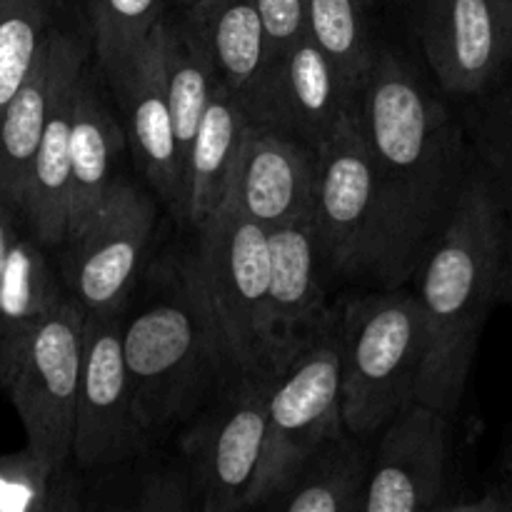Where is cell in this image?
Listing matches in <instances>:
<instances>
[{
  "label": "cell",
  "mask_w": 512,
  "mask_h": 512,
  "mask_svg": "<svg viewBox=\"0 0 512 512\" xmlns=\"http://www.w3.org/2000/svg\"><path fill=\"white\" fill-rule=\"evenodd\" d=\"M505 210L480 170L418 270L425 358L415 400L455 418L478 353L480 330L505 280Z\"/></svg>",
  "instance_id": "6da1fadb"
},
{
  "label": "cell",
  "mask_w": 512,
  "mask_h": 512,
  "mask_svg": "<svg viewBox=\"0 0 512 512\" xmlns=\"http://www.w3.org/2000/svg\"><path fill=\"white\" fill-rule=\"evenodd\" d=\"M313 218L335 273L383 288L413 278L440 238L383 180L355 108L318 145Z\"/></svg>",
  "instance_id": "7a4b0ae2"
},
{
  "label": "cell",
  "mask_w": 512,
  "mask_h": 512,
  "mask_svg": "<svg viewBox=\"0 0 512 512\" xmlns=\"http://www.w3.org/2000/svg\"><path fill=\"white\" fill-rule=\"evenodd\" d=\"M355 115L390 190L443 235L473 175L463 135L445 105L430 98L393 50H378Z\"/></svg>",
  "instance_id": "3957f363"
},
{
  "label": "cell",
  "mask_w": 512,
  "mask_h": 512,
  "mask_svg": "<svg viewBox=\"0 0 512 512\" xmlns=\"http://www.w3.org/2000/svg\"><path fill=\"white\" fill-rule=\"evenodd\" d=\"M123 353L153 438L200 413L225 373H238L190 263L163 298L123 320Z\"/></svg>",
  "instance_id": "277c9868"
},
{
  "label": "cell",
  "mask_w": 512,
  "mask_h": 512,
  "mask_svg": "<svg viewBox=\"0 0 512 512\" xmlns=\"http://www.w3.org/2000/svg\"><path fill=\"white\" fill-rule=\"evenodd\" d=\"M345 428L373 438L415 400L425 358L418 295L385 288L350 300L338 323Z\"/></svg>",
  "instance_id": "5b68a950"
},
{
  "label": "cell",
  "mask_w": 512,
  "mask_h": 512,
  "mask_svg": "<svg viewBox=\"0 0 512 512\" xmlns=\"http://www.w3.org/2000/svg\"><path fill=\"white\" fill-rule=\"evenodd\" d=\"M195 230L198 253L190 265L235 368L238 373H273L268 353V230L228 205H220Z\"/></svg>",
  "instance_id": "8992f818"
},
{
  "label": "cell",
  "mask_w": 512,
  "mask_h": 512,
  "mask_svg": "<svg viewBox=\"0 0 512 512\" xmlns=\"http://www.w3.org/2000/svg\"><path fill=\"white\" fill-rule=\"evenodd\" d=\"M343 420V363H340L338 320L323 328L275 373L268 398L263 455L250 490L248 510L263 508L278 493L298 465L333 435Z\"/></svg>",
  "instance_id": "52a82bcc"
},
{
  "label": "cell",
  "mask_w": 512,
  "mask_h": 512,
  "mask_svg": "<svg viewBox=\"0 0 512 512\" xmlns=\"http://www.w3.org/2000/svg\"><path fill=\"white\" fill-rule=\"evenodd\" d=\"M85 318L83 305L73 295H63L3 385L28 435V448L60 470L73 458Z\"/></svg>",
  "instance_id": "ba28073f"
},
{
  "label": "cell",
  "mask_w": 512,
  "mask_h": 512,
  "mask_svg": "<svg viewBox=\"0 0 512 512\" xmlns=\"http://www.w3.org/2000/svg\"><path fill=\"white\" fill-rule=\"evenodd\" d=\"M273 373H238L183 438L200 512L248 510L263 455Z\"/></svg>",
  "instance_id": "9c48e42d"
},
{
  "label": "cell",
  "mask_w": 512,
  "mask_h": 512,
  "mask_svg": "<svg viewBox=\"0 0 512 512\" xmlns=\"http://www.w3.org/2000/svg\"><path fill=\"white\" fill-rule=\"evenodd\" d=\"M120 313H88L85 318L83 373L73 435V458L80 468L125 463L143 453L153 440L125 365Z\"/></svg>",
  "instance_id": "30bf717a"
},
{
  "label": "cell",
  "mask_w": 512,
  "mask_h": 512,
  "mask_svg": "<svg viewBox=\"0 0 512 512\" xmlns=\"http://www.w3.org/2000/svg\"><path fill=\"white\" fill-rule=\"evenodd\" d=\"M158 210L130 183H115L103 203L68 235V280L85 313H120L143 265Z\"/></svg>",
  "instance_id": "8fae6325"
},
{
  "label": "cell",
  "mask_w": 512,
  "mask_h": 512,
  "mask_svg": "<svg viewBox=\"0 0 512 512\" xmlns=\"http://www.w3.org/2000/svg\"><path fill=\"white\" fill-rule=\"evenodd\" d=\"M240 103L250 123L318 148L345 115L353 113L358 93L345 83L310 35H305L288 53L265 63L260 78Z\"/></svg>",
  "instance_id": "7c38bea8"
},
{
  "label": "cell",
  "mask_w": 512,
  "mask_h": 512,
  "mask_svg": "<svg viewBox=\"0 0 512 512\" xmlns=\"http://www.w3.org/2000/svg\"><path fill=\"white\" fill-rule=\"evenodd\" d=\"M318 148L265 125H245L223 205L265 230L313 218Z\"/></svg>",
  "instance_id": "4fadbf2b"
},
{
  "label": "cell",
  "mask_w": 512,
  "mask_h": 512,
  "mask_svg": "<svg viewBox=\"0 0 512 512\" xmlns=\"http://www.w3.org/2000/svg\"><path fill=\"white\" fill-rule=\"evenodd\" d=\"M450 420L438 408L413 400L380 430L363 512L440 510Z\"/></svg>",
  "instance_id": "5bb4252c"
},
{
  "label": "cell",
  "mask_w": 512,
  "mask_h": 512,
  "mask_svg": "<svg viewBox=\"0 0 512 512\" xmlns=\"http://www.w3.org/2000/svg\"><path fill=\"white\" fill-rule=\"evenodd\" d=\"M268 353L273 373L325 325V278L335 273L315 218L268 230Z\"/></svg>",
  "instance_id": "9a60e30c"
},
{
  "label": "cell",
  "mask_w": 512,
  "mask_h": 512,
  "mask_svg": "<svg viewBox=\"0 0 512 512\" xmlns=\"http://www.w3.org/2000/svg\"><path fill=\"white\" fill-rule=\"evenodd\" d=\"M420 43L445 90L478 93L512 58V3L425 0Z\"/></svg>",
  "instance_id": "2e32d148"
},
{
  "label": "cell",
  "mask_w": 512,
  "mask_h": 512,
  "mask_svg": "<svg viewBox=\"0 0 512 512\" xmlns=\"http://www.w3.org/2000/svg\"><path fill=\"white\" fill-rule=\"evenodd\" d=\"M83 68V48L68 33L53 28L30 75L0 115V195L18 210L55 100Z\"/></svg>",
  "instance_id": "e0dca14e"
},
{
  "label": "cell",
  "mask_w": 512,
  "mask_h": 512,
  "mask_svg": "<svg viewBox=\"0 0 512 512\" xmlns=\"http://www.w3.org/2000/svg\"><path fill=\"white\" fill-rule=\"evenodd\" d=\"M115 93H118L125 115H128L135 158L140 160L150 185L158 190L160 198L183 218L185 178L178 140H175L173 113H170L168 103V88H165L158 25L135 58L128 78Z\"/></svg>",
  "instance_id": "ac0fdd59"
},
{
  "label": "cell",
  "mask_w": 512,
  "mask_h": 512,
  "mask_svg": "<svg viewBox=\"0 0 512 512\" xmlns=\"http://www.w3.org/2000/svg\"><path fill=\"white\" fill-rule=\"evenodd\" d=\"M368 438L343 430L320 443L283 488L265 500V510L363 512L375 450Z\"/></svg>",
  "instance_id": "d6986e66"
},
{
  "label": "cell",
  "mask_w": 512,
  "mask_h": 512,
  "mask_svg": "<svg viewBox=\"0 0 512 512\" xmlns=\"http://www.w3.org/2000/svg\"><path fill=\"white\" fill-rule=\"evenodd\" d=\"M123 150V128L103 103L98 80L83 68L75 85L70 125V230L98 208L118 180L115 160Z\"/></svg>",
  "instance_id": "ffe728a7"
},
{
  "label": "cell",
  "mask_w": 512,
  "mask_h": 512,
  "mask_svg": "<svg viewBox=\"0 0 512 512\" xmlns=\"http://www.w3.org/2000/svg\"><path fill=\"white\" fill-rule=\"evenodd\" d=\"M248 115L225 83L215 85L185 165V220L198 228L223 205Z\"/></svg>",
  "instance_id": "44dd1931"
},
{
  "label": "cell",
  "mask_w": 512,
  "mask_h": 512,
  "mask_svg": "<svg viewBox=\"0 0 512 512\" xmlns=\"http://www.w3.org/2000/svg\"><path fill=\"white\" fill-rule=\"evenodd\" d=\"M63 300L58 280L35 240H15L0 273V385L8 383L25 345Z\"/></svg>",
  "instance_id": "7402d4cb"
},
{
  "label": "cell",
  "mask_w": 512,
  "mask_h": 512,
  "mask_svg": "<svg viewBox=\"0 0 512 512\" xmlns=\"http://www.w3.org/2000/svg\"><path fill=\"white\" fill-rule=\"evenodd\" d=\"M80 78V75H78ZM78 78L55 100L53 113L40 138L38 153L30 165L25 198L20 213L28 218L35 240L58 245L68 240L70 230V125Z\"/></svg>",
  "instance_id": "603a6c76"
},
{
  "label": "cell",
  "mask_w": 512,
  "mask_h": 512,
  "mask_svg": "<svg viewBox=\"0 0 512 512\" xmlns=\"http://www.w3.org/2000/svg\"><path fill=\"white\" fill-rule=\"evenodd\" d=\"M188 20L208 45L220 83L243 100L268 63L265 25L255 0H203L190 8Z\"/></svg>",
  "instance_id": "cb8c5ba5"
},
{
  "label": "cell",
  "mask_w": 512,
  "mask_h": 512,
  "mask_svg": "<svg viewBox=\"0 0 512 512\" xmlns=\"http://www.w3.org/2000/svg\"><path fill=\"white\" fill-rule=\"evenodd\" d=\"M160 50H163L165 88H168L170 113H173L175 140H178L180 163L188 165L190 145L198 135L200 120L210 103L215 85H218V70L210 58L208 45L198 35L190 20L185 23H158Z\"/></svg>",
  "instance_id": "d4e9b609"
},
{
  "label": "cell",
  "mask_w": 512,
  "mask_h": 512,
  "mask_svg": "<svg viewBox=\"0 0 512 512\" xmlns=\"http://www.w3.org/2000/svg\"><path fill=\"white\" fill-rule=\"evenodd\" d=\"M305 5L310 40L360 95L378 58L365 25L363 0H305Z\"/></svg>",
  "instance_id": "484cf974"
},
{
  "label": "cell",
  "mask_w": 512,
  "mask_h": 512,
  "mask_svg": "<svg viewBox=\"0 0 512 512\" xmlns=\"http://www.w3.org/2000/svg\"><path fill=\"white\" fill-rule=\"evenodd\" d=\"M100 73L113 90L123 85L135 58L163 20L160 0H88Z\"/></svg>",
  "instance_id": "4316f807"
},
{
  "label": "cell",
  "mask_w": 512,
  "mask_h": 512,
  "mask_svg": "<svg viewBox=\"0 0 512 512\" xmlns=\"http://www.w3.org/2000/svg\"><path fill=\"white\" fill-rule=\"evenodd\" d=\"M50 0H0V115L50 35Z\"/></svg>",
  "instance_id": "83f0119b"
},
{
  "label": "cell",
  "mask_w": 512,
  "mask_h": 512,
  "mask_svg": "<svg viewBox=\"0 0 512 512\" xmlns=\"http://www.w3.org/2000/svg\"><path fill=\"white\" fill-rule=\"evenodd\" d=\"M80 508L65 468H53L33 448L0 455V512H58Z\"/></svg>",
  "instance_id": "f1b7e54d"
},
{
  "label": "cell",
  "mask_w": 512,
  "mask_h": 512,
  "mask_svg": "<svg viewBox=\"0 0 512 512\" xmlns=\"http://www.w3.org/2000/svg\"><path fill=\"white\" fill-rule=\"evenodd\" d=\"M480 173L498 198L505 218H512V88L485 103L475 128Z\"/></svg>",
  "instance_id": "f546056e"
},
{
  "label": "cell",
  "mask_w": 512,
  "mask_h": 512,
  "mask_svg": "<svg viewBox=\"0 0 512 512\" xmlns=\"http://www.w3.org/2000/svg\"><path fill=\"white\" fill-rule=\"evenodd\" d=\"M135 508L143 512H188L198 510L190 468L183 460L180 468H160L145 478Z\"/></svg>",
  "instance_id": "4dcf8cb0"
},
{
  "label": "cell",
  "mask_w": 512,
  "mask_h": 512,
  "mask_svg": "<svg viewBox=\"0 0 512 512\" xmlns=\"http://www.w3.org/2000/svg\"><path fill=\"white\" fill-rule=\"evenodd\" d=\"M265 25L268 60L288 53L308 35V5L305 0H255Z\"/></svg>",
  "instance_id": "1f68e13d"
},
{
  "label": "cell",
  "mask_w": 512,
  "mask_h": 512,
  "mask_svg": "<svg viewBox=\"0 0 512 512\" xmlns=\"http://www.w3.org/2000/svg\"><path fill=\"white\" fill-rule=\"evenodd\" d=\"M10 208H15V205L8 203V200L0 195V273H3L5 263H8L10 250H13L15 240H18V238H15V230H13Z\"/></svg>",
  "instance_id": "d6a6232c"
},
{
  "label": "cell",
  "mask_w": 512,
  "mask_h": 512,
  "mask_svg": "<svg viewBox=\"0 0 512 512\" xmlns=\"http://www.w3.org/2000/svg\"><path fill=\"white\" fill-rule=\"evenodd\" d=\"M500 500H503V510L505 512H512V485H508V488L498 490Z\"/></svg>",
  "instance_id": "836d02e7"
},
{
  "label": "cell",
  "mask_w": 512,
  "mask_h": 512,
  "mask_svg": "<svg viewBox=\"0 0 512 512\" xmlns=\"http://www.w3.org/2000/svg\"><path fill=\"white\" fill-rule=\"evenodd\" d=\"M505 280H508V293L512 298V260L510 263H505Z\"/></svg>",
  "instance_id": "e575fe53"
},
{
  "label": "cell",
  "mask_w": 512,
  "mask_h": 512,
  "mask_svg": "<svg viewBox=\"0 0 512 512\" xmlns=\"http://www.w3.org/2000/svg\"><path fill=\"white\" fill-rule=\"evenodd\" d=\"M180 3H185V5H188V8H195V5H200V3H203V0H180Z\"/></svg>",
  "instance_id": "d590c367"
},
{
  "label": "cell",
  "mask_w": 512,
  "mask_h": 512,
  "mask_svg": "<svg viewBox=\"0 0 512 512\" xmlns=\"http://www.w3.org/2000/svg\"><path fill=\"white\" fill-rule=\"evenodd\" d=\"M363 3H368V0H363Z\"/></svg>",
  "instance_id": "8d00e7d4"
}]
</instances>
